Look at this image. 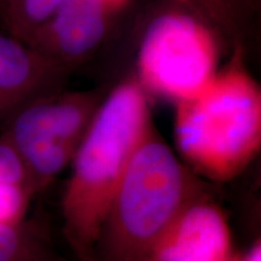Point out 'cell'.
Instances as JSON below:
<instances>
[{
  "label": "cell",
  "instance_id": "6da1fadb",
  "mask_svg": "<svg viewBox=\"0 0 261 261\" xmlns=\"http://www.w3.org/2000/svg\"><path fill=\"white\" fill-rule=\"evenodd\" d=\"M205 195L197 175L152 126L130 158L91 252L96 261H152L188 205Z\"/></svg>",
  "mask_w": 261,
  "mask_h": 261
},
{
  "label": "cell",
  "instance_id": "7a4b0ae2",
  "mask_svg": "<svg viewBox=\"0 0 261 261\" xmlns=\"http://www.w3.org/2000/svg\"><path fill=\"white\" fill-rule=\"evenodd\" d=\"M152 126L148 94L136 76L106 94L77 146L62 197L73 249L93 248L129 160Z\"/></svg>",
  "mask_w": 261,
  "mask_h": 261
},
{
  "label": "cell",
  "instance_id": "3957f363",
  "mask_svg": "<svg viewBox=\"0 0 261 261\" xmlns=\"http://www.w3.org/2000/svg\"><path fill=\"white\" fill-rule=\"evenodd\" d=\"M174 142L195 174L226 181L261 148V90L240 51L205 89L175 103Z\"/></svg>",
  "mask_w": 261,
  "mask_h": 261
},
{
  "label": "cell",
  "instance_id": "277c9868",
  "mask_svg": "<svg viewBox=\"0 0 261 261\" xmlns=\"http://www.w3.org/2000/svg\"><path fill=\"white\" fill-rule=\"evenodd\" d=\"M218 33L179 8L160 12L139 44L136 76L144 92L173 103L196 96L219 71Z\"/></svg>",
  "mask_w": 261,
  "mask_h": 261
},
{
  "label": "cell",
  "instance_id": "5b68a950",
  "mask_svg": "<svg viewBox=\"0 0 261 261\" xmlns=\"http://www.w3.org/2000/svg\"><path fill=\"white\" fill-rule=\"evenodd\" d=\"M106 94L99 89L58 90L28 103L8 120L2 137L21 158L33 192L70 166Z\"/></svg>",
  "mask_w": 261,
  "mask_h": 261
},
{
  "label": "cell",
  "instance_id": "8992f818",
  "mask_svg": "<svg viewBox=\"0 0 261 261\" xmlns=\"http://www.w3.org/2000/svg\"><path fill=\"white\" fill-rule=\"evenodd\" d=\"M129 0H63L27 45L70 71L106 40Z\"/></svg>",
  "mask_w": 261,
  "mask_h": 261
},
{
  "label": "cell",
  "instance_id": "52a82bcc",
  "mask_svg": "<svg viewBox=\"0 0 261 261\" xmlns=\"http://www.w3.org/2000/svg\"><path fill=\"white\" fill-rule=\"evenodd\" d=\"M68 73L23 41L0 33V123L37 98L61 90Z\"/></svg>",
  "mask_w": 261,
  "mask_h": 261
},
{
  "label": "cell",
  "instance_id": "ba28073f",
  "mask_svg": "<svg viewBox=\"0 0 261 261\" xmlns=\"http://www.w3.org/2000/svg\"><path fill=\"white\" fill-rule=\"evenodd\" d=\"M226 218L203 195L188 205L160 242L152 261H230Z\"/></svg>",
  "mask_w": 261,
  "mask_h": 261
},
{
  "label": "cell",
  "instance_id": "9c48e42d",
  "mask_svg": "<svg viewBox=\"0 0 261 261\" xmlns=\"http://www.w3.org/2000/svg\"><path fill=\"white\" fill-rule=\"evenodd\" d=\"M63 0H0V19L8 34L28 44Z\"/></svg>",
  "mask_w": 261,
  "mask_h": 261
},
{
  "label": "cell",
  "instance_id": "30bf717a",
  "mask_svg": "<svg viewBox=\"0 0 261 261\" xmlns=\"http://www.w3.org/2000/svg\"><path fill=\"white\" fill-rule=\"evenodd\" d=\"M0 261H65L24 223L0 225Z\"/></svg>",
  "mask_w": 261,
  "mask_h": 261
},
{
  "label": "cell",
  "instance_id": "8fae6325",
  "mask_svg": "<svg viewBox=\"0 0 261 261\" xmlns=\"http://www.w3.org/2000/svg\"><path fill=\"white\" fill-rule=\"evenodd\" d=\"M169 4L197 16L218 33L236 29L237 0H167Z\"/></svg>",
  "mask_w": 261,
  "mask_h": 261
},
{
  "label": "cell",
  "instance_id": "7c38bea8",
  "mask_svg": "<svg viewBox=\"0 0 261 261\" xmlns=\"http://www.w3.org/2000/svg\"><path fill=\"white\" fill-rule=\"evenodd\" d=\"M32 195L25 187L0 182V225L23 223Z\"/></svg>",
  "mask_w": 261,
  "mask_h": 261
},
{
  "label": "cell",
  "instance_id": "4fadbf2b",
  "mask_svg": "<svg viewBox=\"0 0 261 261\" xmlns=\"http://www.w3.org/2000/svg\"><path fill=\"white\" fill-rule=\"evenodd\" d=\"M0 182L21 185L33 192L23 162L14 146L3 137L0 138Z\"/></svg>",
  "mask_w": 261,
  "mask_h": 261
},
{
  "label": "cell",
  "instance_id": "5bb4252c",
  "mask_svg": "<svg viewBox=\"0 0 261 261\" xmlns=\"http://www.w3.org/2000/svg\"><path fill=\"white\" fill-rule=\"evenodd\" d=\"M230 261H261L260 242H256L247 253H244L243 255H240L237 257H231Z\"/></svg>",
  "mask_w": 261,
  "mask_h": 261
},
{
  "label": "cell",
  "instance_id": "9a60e30c",
  "mask_svg": "<svg viewBox=\"0 0 261 261\" xmlns=\"http://www.w3.org/2000/svg\"><path fill=\"white\" fill-rule=\"evenodd\" d=\"M80 261H96L91 249H73Z\"/></svg>",
  "mask_w": 261,
  "mask_h": 261
}]
</instances>
